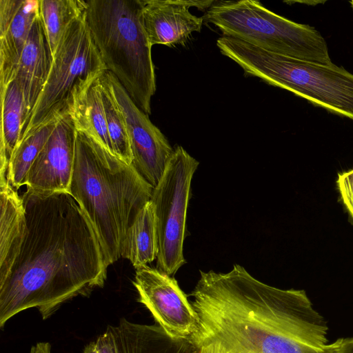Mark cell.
Wrapping results in <instances>:
<instances>
[{"label":"cell","instance_id":"6da1fadb","mask_svg":"<svg viewBox=\"0 0 353 353\" xmlns=\"http://www.w3.org/2000/svg\"><path fill=\"white\" fill-rule=\"evenodd\" d=\"M26 227L19 252L0 281V327L35 307L46 320L78 296L104 285L108 265L97 235L66 192L21 196Z\"/></svg>","mask_w":353,"mask_h":353},{"label":"cell","instance_id":"7a4b0ae2","mask_svg":"<svg viewBox=\"0 0 353 353\" xmlns=\"http://www.w3.org/2000/svg\"><path fill=\"white\" fill-rule=\"evenodd\" d=\"M199 330L194 339L228 353H350L348 338L328 343V327L302 290H282L234 264L200 271L192 292Z\"/></svg>","mask_w":353,"mask_h":353},{"label":"cell","instance_id":"3957f363","mask_svg":"<svg viewBox=\"0 0 353 353\" xmlns=\"http://www.w3.org/2000/svg\"><path fill=\"white\" fill-rule=\"evenodd\" d=\"M154 188L131 165L86 132L76 130L69 194L90 221L106 264L122 256L128 231Z\"/></svg>","mask_w":353,"mask_h":353},{"label":"cell","instance_id":"277c9868","mask_svg":"<svg viewBox=\"0 0 353 353\" xmlns=\"http://www.w3.org/2000/svg\"><path fill=\"white\" fill-rule=\"evenodd\" d=\"M84 1V18L107 70L150 115L156 77L140 0Z\"/></svg>","mask_w":353,"mask_h":353},{"label":"cell","instance_id":"5b68a950","mask_svg":"<svg viewBox=\"0 0 353 353\" xmlns=\"http://www.w3.org/2000/svg\"><path fill=\"white\" fill-rule=\"evenodd\" d=\"M216 46L245 75L259 78L353 121V74L343 68L282 56L227 36L219 37Z\"/></svg>","mask_w":353,"mask_h":353},{"label":"cell","instance_id":"8992f818","mask_svg":"<svg viewBox=\"0 0 353 353\" xmlns=\"http://www.w3.org/2000/svg\"><path fill=\"white\" fill-rule=\"evenodd\" d=\"M205 19L223 36L282 56L333 64L327 43L318 30L281 17L258 1H215Z\"/></svg>","mask_w":353,"mask_h":353},{"label":"cell","instance_id":"52a82bcc","mask_svg":"<svg viewBox=\"0 0 353 353\" xmlns=\"http://www.w3.org/2000/svg\"><path fill=\"white\" fill-rule=\"evenodd\" d=\"M105 71L83 12L68 26L53 54L48 80L21 139L41 125L71 114L79 99Z\"/></svg>","mask_w":353,"mask_h":353},{"label":"cell","instance_id":"ba28073f","mask_svg":"<svg viewBox=\"0 0 353 353\" xmlns=\"http://www.w3.org/2000/svg\"><path fill=\"white\" fill-rule=\"evenodd\" d=\"M199 164L182 146L176 145L150 200L156 222L157 266L172 276L185 263L186 214L192 179Z\"/></svg>","mask_w":353,"mask_h":353},{"label":"cell","instance_id":"9c48e42d","mask_svg":"<svg viewBox=\"0 0 353 353\" xmlns=\"http://www.w3.org/2000/svg\"><path fill=\"white\" fill-rule=\"evenodd\" d=\"M133 284L139 301L169 336L192 341L197 334V314L172 276L145 265L136 269Z\"/></svg>","mask_w":353,"mask_h":353},{"label":"cell","instance_id":"30bf717a","mask_svg":"<svg viewBox=\"0 0 353 353\" xmlns=\"http://www.w3.org/2000/svg\"><path fill=\"white\" fill-rule=\"evenodd\" d=\"M106 74L125 119L132 155L131 165L154 188L165 172L174 148L149 115L134 103L116 77L108 70Z\"/></svg>","mask_w":353,"mask_h":353},{"label":"cell","instance_id":"8fae6325","mask_svg":"<svg viewBox=\"0 0 353 353\" xmlns=\"http://www.w3.org/2000/svg\"><path fill=\"white\" fill-rule=\"evenodd\" d=\"M76 128L72 115L58 120L26 177L27 188L39 193L69 192L74 169Z\"/></svg>","mask_w":353,"mask_h":353},{"label":"cell","instance_id":"7c38bea8","mask_svg":"<svg viewBox=\"0 0 353 353\" xmlns=\"http://www.w3.org/2000/svg\"><path fill=\"white\" fill-rule=\"evenodd\" d=\"M214 1L140 0L143 24L151 46L184 43L192 32H201L204 19L189 9L208 10Z\"/></svg>","mask_w":353,"mask_h":353},{"label":"cell","instance_id":"4fadbf2b","mask_svg":"<svg viewBox=\"0 0 353 353\" xmlns=\"http://www.w3.org/2000/svg\"><path fill=\"white\" fill-rule=\"evenodd\" d=\"M39 15V0H0V89L14 80L21 53Z\"/></svg>","mask_w":353,"mask_h":353},{"label":"cell","instance_id":"5bb4252c","mask_svg":"<svg viewBox=\"0 0 353 353\" xmlns=\"http://www.w3.org/2000/svg\"><path fill=\"white\" fill-rule=\"evenodd\" d=\"M52 62V52L39 15L21 53L14 79L25 105L26 123L22 135L48 80Z\"/></svg>","mask_w":353,"mask_h":353},{"label":"cell","instance_id":"9a60e30c","mask_svg":"<svg viewBox=\"0 0 353 353\" xmlns=\"http://www.w3.org/2000/svg\"><path fill=\"white\" fill-rule=\"evenodd\" d=\"M0 281L8 274L23 243L26 227L21 196L10 183L8 175L0 174Z\"/></svg>","mask_w":353,"mask_h":353},{"label":"cell","instance_id":"2e32d148","mask_svg":"<svg viewBox=\"0 0 353 353\" xmlns=\"http://www.w3.org/2000/svg\"><path fill=\"white\" fill-rule=\"evenodd\" d=\"M0 173L8 174L10 160L21 140L25 125V105L15 80L0 89Z\"/></svg>","mask_w":353,"mask_h":353},{"label":"cell","instance_id":"e0dca14e","mask_svg":"<svg viewBox=\"0 0 353 353\" xmlns=\"http://www.w3.org/2000/svg\"><path fill=\"white\" fill-rule=\"evenodd\" d=\"M157 250L154 212L150 201L139 211L130 227L121 257L128 259L137 269L157 259Z\"/></svg>","mask_w":353,"mask_h":353},{"label":"cell","instance_id":"ac0fdd59","mask_svg":"<svg viewBox=\"0 0 353 353\" xmlns=\"http://www.w3.org/2000/svg\"><path fill=\"white\" fill-rule=\"evenodd\" d=\"M99 79L79 99L70 114L76 130L86 132L114 154L109 137Z\"/></svg>","mask_w":353,"mask_h":353},{"label":"cell","instance_id":"d6986e66","mask_svg":"<svg viewBox=\"0 0 353 353\" xmlns=\"http://www.w3.org/2000/svg\"><path fill=\"white\" fill-rule=\"evenodd\" d=\"M57 121L41 125L19 141L10 160L8 172V181L16 190L26 185L28 172L54 130Z\"/></svg>","mask_w":353,"mask_h":353},{"label":"cell","instance_id":"ffe728a7","mask_svg":"<svg viewBox=\"0 0 353 353\" xmlns=\"http://www.w3.org/2000/svg\"><path fill=\"white\" fill-rule=\"evenodd\" d=\"M99 81L114 154L127 164L131 165L132 155L125 119L115 98L106 71Z\"/></svg>","mask_w":353,"mask_h":353},{"label":"cell","instance_id":"44dd1931","mask_svg":"<svg viewBox=\"0 0 353 353\" xmlns=\"http://www.w3.org/2000/svg\"><path fill=\"white\" fill-rule=\"evenodd\" d=\"M43 22L52 55L68 26L84 12V0H39Z\"/></svg>","mask_w":353,"mask_h":353},{"label":"cell","instance_id":"7402d4cb","mask_svg":"<svg viewBox=\"0 0 353 353\" xmlns=\"http://www.w3.org/2000/svg\"><path fill=\"white\" fill-rule=\"evenodd\" d=\"M336 185L342 203L353 219V168L339 173Z\"/></svg>","mask_w":353,"mask_h":353},{"label":"cell","instance_id":"603a6c76","mask_svg":"<svg viewBox=\"0 0 353 353\" xmlns=\"http://www.w3.org/2000/svg\"><path fill=\"white\" fill-rule=\"evenodd\" d=\"M95 344L98 353H119L115 336L109 326L97 337Z\"/></svg>","mask_w":353,"mask_h":353},{"label":"cell","instance_id":"cb8c5ba5","mask_svg":"<svg viewBox=\"0 0 353 353\" xmlns=\"http://www.w3.org/2000/svg\"><path fill=\"white\" fill-rule=\"evenodd\" d=\"M197 347V353H228L219 344L203 339L192 341Z\"/></svg>","mask_w":353,"mask_h":353},{"label":"cell","instance_id":"d4e9b609","mask_svg":"<svg viewBox=\"0 0 353 353\" xmlns=\"http://www.w3.org/2000/svg\"><path fill=\"white\" fill-rule=\"evenodd\" d=\"M37 353H51V345L48 342H39L35 344Z\"/></svg>","mask_w":353,"mask_h":353},{"label":"cell","instance_id":"484cf974","mask_svg":"<svg viewBox=\"0 0 353 353\" xmlns=\"http://www.w3.org/2000/svg\"><path fill=\"white\" fill-rule=\"evenodd\" d=\"M83 353H98L95 341L90 342L86 345L83 349Z\"/></svg>","mask_w":353,"mask_h":353},{"label":"cell","instance_id":"4316f807","mask_svg":"<svg viewBox=\"0 0 353 353\" xmlns=\"http://www.w3.org/2000/svg\"><path fill=\"white\" fill-rule=\"evenodd\" d=\"M349 345L350 347V353H353V338H349Z\"/></svg>","mask_w":353,"mask_h":353},{"label":"cell","instance_id":"83f0119b","mask_svg":"<svg viewBox=\"0 0 353 353\" xmlns=\"http://www.w3.org/2000/svg\"><path fill=\"white\" fill-rule=\"evenodd\" d=\"M30 353H37V347L35 345L32 346Z\"/></svg>","mask_w":353,"mask_h":353},{"label":"cell","instance_id":"f1b7e54d","mask_svg":"<svg viewBox=\"0 0 353 353\" xmlns=\"http://www.w3.org/2000/svg\"><path fill=\"white\" fill-rule=\"evenodd\" d=\"M350 3L351 6H352V9H353V1H351Z\"/></svg>","mask_w":353,"mask_h":353}]
</instances>
